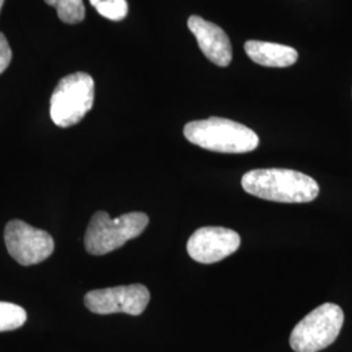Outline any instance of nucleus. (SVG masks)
I'll return each instance as SVG.
<instances>
[{"mask_svg":"<svg viewBox=\"0 0 352 352\" xmlns=\"http://www.w3.org/2000/svg\"><path fill=\"white\" fill-rule=\"evenodd\" d=\"M247 193L267 201L304 204L315 200L320 187L314 177L289 168H258L241 177Z\"/></svg>","mask_w":352,"mask_h":352,"instance_id":"1","label":"nucleus"},{"mask_svg":"<svg viewBox=\"0 0 352 352\" xmlns=\"http://www.w3.org/2000/svg\"><path fill=\"white\" fill-rule=\"evenodd\" d=\"M184 136L206 151L227 154L250 153L258 146V136L251 128L223 118L195 120L184 126Z\"/></svg>","mask_w":352,"mask_h":352,"instance_id":"2","label":"nucleus"},{"mask_svg":"<svg viewBox=\"0 0 352 352\" xmlns=\"http://www.w3.org/2000/svg\"><path fill=\"white\" fill-rule=\"evenodd\" d=\"M148 225L149 217L141 212L123 214L113 219L103 210L97 212L85 232V250L93 256L107 254L140 236Z\"/></svg>","mask_w":352,"mask_h":352,"instance_id":"3","label":"nucleus"},{"mask_svg":"<svg viewBox=\"0 0 352 352\" xmlns=\"http://www.w3.org/2000/svg\"><path fill=\"white\" fill-rule=\"evenodd\" d=\"M94 104V80L85 72L63 77L50 100V116L62 128L80 123Z\"/></svg>","mask_w":352,"mask_h":352,"instance_id":"4","label":"nucleus"},{"mask_svg":"<svg viewBox=\"0 0 352 352\" xmlns=\"http://www.w3.org/2000/svg\"><path fill=\"white\" fill-rule=\"evenodd\" d=\"M344 322V314L340 305L325 302L294 327L289 346L295 352H318L334 343Z\"/></svg>","mask_w":352,"mask_h":352,"instance_id":"5","label":"nucleus"},{"mask_svg":"<svg viewBox=\"0 0 352 352\" xmlns=\"http://www.w3.org/2000/svg\"><path fill=\"white\" fill-rule=\"evenodd\" d=\"M7 251L20 265L30 266L47 260L55 244L49 232L20 219L10 221L4 230Z\"/></svg>","mask_w":352,"mask_h":352,"instance_id":"6","label":"nucleus"},{"mask_svg":"<svg viewBox=\"0 0 352 352\" xmlns=\"http://www.w3.org/2000/svg\"><path fill=\"white\" fill-rule=\"evenodd\" d=\"M151 302V292L144 285L118 286L89 291L84 298L85 307L97 315L126 314L140 316Z\"/></svg>","mask_w":352,"mask_h":352,"instance_id":"7","label":"nucleus"},{"mask_svg":"<svg viewBox=\"0 0 352 352\" xmlns=\"http://www.w3.org/2000/svg\"><path fill=\"white\" fill-rule=\"evenodd\" d=\"M239 234L225 227H201L193 232L187 243V251L200 264H215L238 251Z\"/></svg>","mask_w":352,"mask_h":352,"instance_id":"8","label":"nucleus"},{"mask_svg":"<svg viewBox=\"0 0 352 352\" xmlns=\"http://www.w3.org/2000/svg\"><path fill=\"white\" fill-rule=\"evenodd\" d=\"M189 30L197 39L204 55L219 67H227L232 60L231 41L221 26L204 20L200 16H190Z\"/></svg>","mask_w":352,"mask_h":352,"instance_id":"9","label":"nucleus"},{"mask_svg":"<svg viewBox=\"0 0 352 352\" xmlns=\"http://www.w3.org/2000/svg\"><path fill=\"white\" fill-rule=\"evenodd\" d=\"M244 50L252 62L273 68H285L298 60V51L286 45L264 42V41H247Z\"/></svg>","mask_w":352,"mask_h":352,"instance_id":"10","label":"nucleus"},{"mask_svg":"<svg viewBox=\"0 0 352 352\" xmlns=\"http://www.w3.org/2000/svg\"><path fill=\"white\" fill-rule=\"evenodd\" d=\"M56 8L58 17L65 24H78L85 19V6L82 0H45Z\"/></svg>","mask_w":352,"mask_h":352,"instance_id":"11","label":"nucleus"},{"mask_svg":"<svg viewBox=\"0 0 352 352\" xmlns=\"http://www.w3.org/2000/svg\"><path fill=\"white\" fill-rule=\"evenodd\" d=\"M26 318L28 315L23 307L13 302H0V333L23 327Z\"/></svg>","mask_w":352,"mask_h":352,"instance_id":"12","label":"nucleus"},{"mask_svg":"<svg viewBox=\"0 0 352 352\" xmlns=\"http://www.w3.org/2000/svg\"><path fill=\"white\" fill-rule=\"evenodd\" d=\"M90 4L103 17L111 21H120L128 14L126 0H89Z\"/></svg>","mask_w":352,"mask_h":352,"instance_id":"13","label":"nucleus"},{"mask_svg":"<svg viewBox=\"0 0 352 352\" xmlns=\"http://www.w3.org/2000/svg\"><path fill=\"white\" fill-rule=\"evenodd\" d=\"M12 60V50L6 36L0 32V75L10 67Z\"/></svg>","mask_w":352,"mask_h":352,"instance_id":"14","label":"nucleus"},{"mask_svg":"<svg viewBox=\"0 0 352 352\" xmlns=\"http://www.w3.org/2000/svg\"><path fill=\"white\" fill-rule=\"evenodd\" d=\"M3 4H4V0H0V11H1V7H3Z\"/></svg>","mask_w":352,"mask_h":352,"instance_id":"15","label":"nucleus"}]
</instances>
